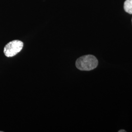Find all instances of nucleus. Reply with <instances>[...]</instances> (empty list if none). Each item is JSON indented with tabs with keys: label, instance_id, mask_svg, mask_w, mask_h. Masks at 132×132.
<instances>
[{
	"label": "nucleus",
	"instance_id": "1",
	"mask_svg": "<svg viewBox=\"0 0 132 132\" xmlns=\"http://www.w3.org/2000/svg\"><path fill=\"white\" fill-rule=\"evenodd\" d=\"M98 60L93 55H86L80 57L76 61V68L81 71H92L98 65Z\"/></svg>",
	"mask_w": 132,
	"mask_h": 132
},
{
	"label": "nucleus",
	"instance_id": "2",
	"mask_svg": "<svg viewBox=\"0 0 132 132\" xmlns=\"http://www.w3.org/2000/svg\"><path fill=\"white\" fill-rule=\"evenodd\" d=\"M24 46L22 41L15 40L9 43L4 47V52L7 57L14 56L21 51Z\"/></svg>",
	"mask_w": 132,
	"mask_h": 132
},
{
	"label": "nucleus",
	"instance_id": "3",
	"mask_svg": "<svg viewBox=\"0 0 132 132\" xmlns=\"http://www.w3.org/2000/svg\"><path fill=\"white\" fill-rule=\"evenodd\" d=\"M124 9L126 12L132 14V0H126L124 4Z\"/></svg>",
	"mask_w": 132,
	"mask_h": 132
},
{
	"label": "nucleus",
	"instance_id": "4",
	"mask_svg": "<svg viewBox=\"0 0 132 132\" xmlns=\"http://www.w3.org/2000/svg\"><path fill=\"white\" fill-rule=\"evenodd\" d=\"M118 132H126V131H125L124 130H121L118 131Z\"/></svg>",
	"mask_w": 132,
	"mask_h": 132
},
{
	"label": "nucleus",
	"instance_id": "5",
	"mask_svg": "<svg viewBox=\"0 0 132 132\" xmlns=\"http://www.w3.org/2000/svg\"></svg>",
	"mask_w": 132,
	"mask_h": 132
}]
</instances>
